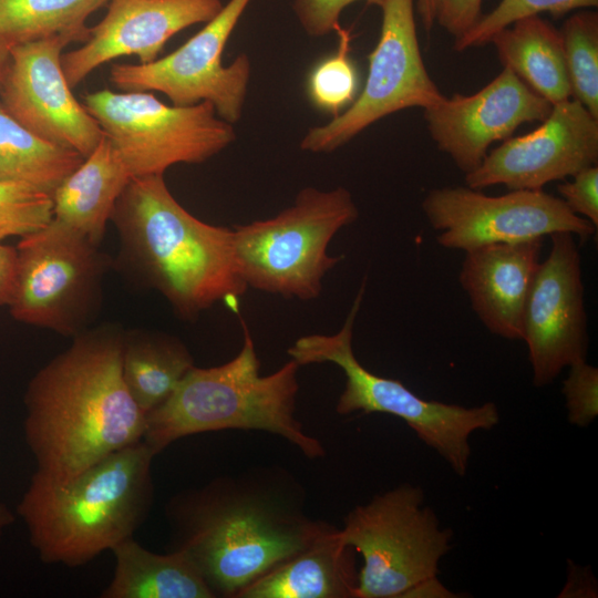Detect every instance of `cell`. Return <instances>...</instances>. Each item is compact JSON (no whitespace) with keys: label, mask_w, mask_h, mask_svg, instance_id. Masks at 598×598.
I'll list each match as a JSON object with an SVG mask.
<instances>
[{"label":"cell","mask_w":598,"mask_h":598,"mask_svg":"<svg viewBox=\"0 0 598 598\" xmlns=\"http://www.w3.org/2000/svg\"><path fill=\"white\" fill-rule=\"evenodd\" d=\"M306 492L287 470L261 466L172 496L168 550L195 565L215 598L237 594L332 525L309 517Z\"/></svg>","instance_id":"6da1fadb"},{"label":"cell","mask_w":598,"mask_h":598,"mask_svg":"<svg viewBox=\"0 0 598 598\" xmlns=\"http://www.w3.org/2000/svg\"><path fill=\"white\" fill-rule=\"evenodd\" d=\"M123 336L116 324L89 328L29 381L23 431L34 473L64 483L143 440L146 415L122 375Z\"/></svg>","instance_id":"7a4b0ae2"},{"label":"cell","mask_w":598,"mask_h":598,"mask_svg":"<svg viewBox=\"0 0 598 598\" xmlns=\"http://www.w3.org/2000/svg\"><path fill=\"white\" fill-rule=\"evenodd\" d=\"M111 220L118 264L158 291L181 318L193 320L220 301L239 315L248 286L236 261L233 229L188 213L164 175L132 177Z\"/></svg>","instance_id":"3957f363"},{"label":"cell","mask_w":598,"mask_h":598,"mask_svg":"<svg viewBox=\"0 0 598 598\" xmlns=\"http://www.w3.org/2000/svg\"><path fill=\"white\" fill-rule=\"evenodd\" d=\"M155 456L142 440L64 483L33 473L17 514L39 559L76 568L133 537L154 504Z\"/></svg>","instance_id":"277c9868"},{"label":"cell","mask_w":598,"mask_h":598,"mask_svg":"<svg viewBox=\"0 0 598 598\" xmlns=\"http://www.w3.org/2000/svg\"><path fill=\"white\" fill-rule=\"evenodd\" d=\"M243 347L230 361L212 368L193 367L173 393L146 414L143 441L159 454L173 442L220 430H258L283 437L308 458L326 454L295 415L299 364L290 359L268 375L248 327L240 318Z\"/></svg>","instance_id":"5b68a950"},{"label":"cell","mask_w":598,"mask_h":598,"mask_svg":"<svg viewBox=\"0 0 598 598\" xmlns=\"http://www.w3.org/2000/svg\"><path fill=\"white\" fill-rule=\"evenodd\" d=\"M340 536L361 554L355 598H451L439 579L453 532L424 505L420 486L402 484L355 506Z\"/></svg>","instance_id":"8992f818"},{"label":"cell","mask_w":598,"mask_h":598,"mask_svg":"<svg viewBox=\"0 0 598 598\" xmlns=\"http://www.w3.org/2000/svg\"><path fill=\"white\" fill-rule=\"evenodd\" d=\"M365 282L361 285L341 329L332 334L300 337L288 349L291 360L300 365L333 363L341 369L346 384L336 405L340 415L361 411L386 413L403 420L427 446L463 476L471 457L470 436L477 430H491L499 422L495 403L466 408L425 400L401 381L374 374L357 359L352 340Z\"/></svg>","instance_id":"52a82bcc"},{"label":"cell","mask_w":598,"mask_h":598,"mask_svg":"<svg viewBox=\"0 0 598 598\" xmlns=\"http://www.w3.org/2000/svg\"><path fill=\"white\" fill-rule=\"evenodd\" d=\"M359 216L344 187L301 189L277 216L236 226L234 250L248 287L300 300L317 299L323 276L343 256H330V240Z\"/></svg>","instance_id":"ba28073f"},{"label":"cell","mask_w":598,"mask_h":598,"mask_svg":"<svg viewBox=\"0 0 598 598\" xmlns=\"http://www.w3.org/2000/svg\"><path fill=\"white\" fill-rule=\"evenodd\" d=\"M97 121L132 177L164 175L176 164H202L236 141L233 124L208 102L167 105L148 92L86 93Z\"/></svg>","instance_id":"9c48e42d"},{"label":"cell","mask_w":598,"mask_h":598,"mask_svg":"<svg viewBox=\"0 0 598 598\" xmlns=\"http://www.w3.org/2000/svg\"><path fill=\"white\" fill-rule=\"evenodd\" d=\"M13 319L73 338L89 329L102 300L110 257L79 233L51 219L20 237Z\"/></svg>","instance_id":"30bf717a"},{"label":"cell","mask_w":598,"mask_h":598,"mask_svg":"<svg viewBox=\"0 0 598 598\" xmlns=\"http://www.w3.org/2000/svg\"><path fill=\"white\" fill-rule=\"evenodd\" d=\"M380 37L369 54L365 83L342 113L323 125L310 127L300 150L331 153L379 120L409 107L426 110L445 96L423 62L414 19L413 0H384Z\"/></svg>","instance_id":"8fae6325"},{"label":"cell","mask_w":598,"mask_h":598,"mask_svg":"<svg viewBox=\"0 0 598 598\" xmlns=\"http://www.w3.org/2000/svg\"><path fill=\"white\" fill-rule=\"evenodd\" d=\"M251 0H229L220 12L177 50L151 63L115 64L110 81L124 92L164 93L173 105L210 103L234 125L243 115L251 64L246 53L224 65L221 54Z\"/></svg>","instance_id":"7c38bea8"},{"label":"cell","mask_w":598,"mask_h":598,"mask_svg":"<svg viewBox=\"0 0 598 598\" xmlns=\"http://www.w3.org/2000/svg\"><path fill=\"white\" fill-rule=\"evenodd\" d=\"M423 212L437 243L448 249L471 250L492 244L518 243L569 233L582 241L597 228L569 210L561 198L543 189H517L488 196L470 187H443L427 193Z\"/></svg>","instance_id":"4fadbf2b"},{"label":"cell","mask_w":598,"mask_h":598,"mask_svg":"<svg viewBox=\"0 0 598 598\" xmlns=\"http://www.w3.org/2000/svg\"><path fill=\"white\" fill-rule=\"evenodd\" d=\"M551 247L540 261L523 313L533 384L543 388L575 362L586 360L587 315L580 254L574 235L549 236Z\"/></svg>","instance_id":"5bb4252c"},{"label":"cell","mask_w":598,"mask_h":598,"mask_svg":"<svg viewBox=\"0 0 598 598\" xmlns=\"http://www.w3.org/2000/svg\"><path fill=\"white\" fill-rule=\"evenodd\" d=\"M69 43L65 38L53 37L10 48L1 103L35 135L86 157L104 132L75 99L65 79L61 53Z\"/></svg>","instance_id":"9a60e30c"},{"label":"cell","mask_w":598,"mask_h":598,"mask_svg":"<svg viewBox=\"0 0 598 598\" xmlns=\"http://www.w3.org/2000/svg\"><path fill=\"white\" fill-rule=\"evenodd\" d=\"M598 118L576 100L553 104L533 132L509 137L465 174L466 186L504 185L509 190L543 189L554 181L597 165Z\"/></svg>","instance_id":"2e32d148"},{"label":"cell","mask_w":598,"mask_h":598,"mask_svg":"<svg viewBox=\"0 0 598 598\" xmlns=\"http://www.w3.org/2000/svg\"><path fill=\"white\" fill-rule=\"evenodd\" d=\"M553 104L535 93L508 68L471 95L454 94L424 110L437 148L465 174L477 168L488 147L505 141L518 126L544 121Z\"/></svg>","instance_id":"e0dca14e"},{"label":"cell","mask_w":598,"mask_h":598,"mask_svg":"<svg viewBox=\"0 0 598 598\" xmlns=\"http://www.w3.org/2000/svg\"><path fill=\"white\" fill-rule=\"evenodd\" d=\"M107 11L85 43L62 55V69L71 87L100 65L125 55L140 63L158 59L167 41L182 30L213 20L221 0H109Z\"/></svg>","instance_id":"ac0fdd59"},{"label":"cell","mask_w":598,"mask_h":598,"mask_svg":"<svg viewBox=\"0 0 598 598\" xmlns=\"http://www.w3.org/2000/svg\"><path fill=\"white\" fill-rule=\"evenodd\" d=\"M542 247L543 238H536L465 251L460 285L493 334L522 340L525 302L540 264Z\"/></svg>","instance_id":"d6986e66"},{"label":"cell","mask_w":598,"mask_h":598,"mask_svg":"<svg viewBox=\"0 0 598 598\" xmlns=\"http://www.w3.org/2000/svg\"><path fill=\"white\" fill-rule=\"evenodd\" d=\"M354 549L332 526L244 587L236 598H355Z\"/></svg>","instance_id":"ffe728a7"},{"label":"cell","mask_w":598,"mask_h":598,"mask_svg":"<svg viewBox=\"0 0 598 598\" xmlns=\"http://www.w3.org/2000/svg\"><path fill=\"white\" fill-rule=\"evenodd\" d=\"M132 176L105 136L52 195V219L100 246Z\"/></svg>","instance_id":"44dd1931"},{"label":"cell","mask_w":598,"mask_h":598,"mask_svg":"<svg viewBox=\"0 0 598 598\" xmlns=\"http://www.w3.org/2000/svg\"><path fill=\"white\" fill-rule=\"evenodd\" d=\"M111 551L114 571L102 598H215L195 565L178 550L154 553L133 536Z\"/></svg>","instance_id":"7402d4cb"},{"label":"cell","mask_w":598,"mask_h":598,"mask_svg":"<svg viewBox=\"0 0 598 598\" xmlns=\"http://www.w3.org/2000/svg\"><path fill=\"white\" fill-rule=\"evenodd\" d=\"M489 42L504 68L549 103L571 97L561 34L549 22L539 16L525 18L497 32Z\"/></svg>","instance_id":"603a6c76"},{"label":"cell","mask_w":598,"mask_h":598,"mask_svg":"<svg viewBox=\"0 0 598 598\" xmlns=\"http://www.w3.org/2000/svg\"><path fill=\"white\" fill-rule=\"evenodd\" d=\"M121 363L124 382L145 415L161 405L195 365L179 339L144 329L124 331Z\"/></svg>","instance_id":"cb8c5ba5"},{"label":"cell","mask_w":598,"mask_h":598,"mask_svg":"<svg viewBox=\"0 0 598 598\" xmlns=\"http://www.w3.org/2000/svg\"><path fill=\"white\" fill-rule=\"evenodd\" d=\"M84 157L32 133L0 102V182L53 195Z\"/></svg>","instance_id":"d4e9b609"},{"label":"cell","mask_w":598,"mask_h":598,"mask_svg":"<svg viewBox=\"0 0 598 598\" xmlns=\"http://www.w3.org/2000/svg\"><path fill=\"white\" fill-rule=\"evenodd\" d=\"M109 0H0V42L9 49L62 37L86 41L89 17Z\"/></svg>","instance_id":"484cf974"},{"label":"cell","mask_w":598,"mask_h":598,"mask_svg":"<svg viewBox=\"0 0 598 598\" xmlns=\"http://www.w3.org/2000/svg\"><path fill=\"white\" fill-rule=\"evenodd\" d=\"M574 100L598 118V14H571L559 30Z\"/></svg>","instance_id":"4316f807"},{"label":"cell","mask_w":598,"mask_h":598,"mask_svg":"<svg viewBox=\"0 0 598 598\" xmlns=\"http://www.w3.org/2000/svg\"><path fill=\"white\" fill-rule=\"evenodd\" d=\"M334 31L339 38L338 50L313 69L308 80V93L317 107L337 116L354 101L358 75L349 58L350 31L341 25Z\"/></svg>","instance_id":"83f0119b"},{"label":"cell","mask_w":598,"mask_h":598,"mask_svg":"<svg viewBox=\"0 0 598 598\" xmlns=\"http://www.w3.org/2000/svg\"><path fill=\"white\" fill-rule=\"evenodd\" d=\"M597 6L598 0H501L494 10L482 14L468 31L455 39L453 49L463 52L489 43L497 32L514 22L542 12L560 17L576 9Z\"/></svg>","instance_id":"f1b7e54d"},{"label":"cell","mask_w":598,"mask_h":598,"mask_svg":"<svg viewBox=\"0 0 598 598\" xmlns=\"http://www.w3.org/2000/svg\"><path fill=\"white\" fill-rule=\"evenodd\" d=\"M52 196L29 186L0 182V243L22 237L52 219Z\"/></svg>","instance_id":"f546056e"},{"label":"cell","mask_w":598,"mask_h":598,"mask_svg":"<svg viewBox=\"0 0 598 598\" xmlns=\"http://www.w3.org/2000/svg\"><path fill=\"white\" fill-rule=\"evenodd\" d=\"M563 382L570 424L586 427L598 416V369L586 360L573 363Z\"/></svg>","instance_id":"4dcf8cb0"},{"label":"cell","mask_w":598,"mask_h":598,"mask_svg":"<svg viewBox=\"0 0 598 598\" xmlns=\"http://www.w3.org/2000/svg\"><path fill=\"white\" fill-rule=\"evenodd\" d=\"M358 1L379 8L384 3V0H293L292 10L303 31L316 38L334 31L342 11Z\"/></svg>","instance_id":"1f68e13d"},{"label":"cell","mask_w":598,"mask_h":598,"mask_svg":"<svg viewBox=\"0 0 598 598\" xmlns=\"http://www.w3.org/2000/svg\"><path fill=\"white\" fill-rule=\"evenodd\" d=\"M557 186L559 198L570 212L598 227V166L586 167Z\"/></svg>","instance_id":"d6a6232c"},{"label":"cell","mask_w":598,"mask_h":598,"mask_svg":"<svg viewBox=\"0 0 598 598\" xmlns=\"http://www.w3.org/2000/svg\"><path fill=\"white\" fill-rule=\"evenodd\" d=\"M481 7L482 0H440L435 22L456 39L477 22Z\"/></svg>","instance_id":"836d02e7"},{"label":"cell","mask_w":598,"mask_h":598,"mask_svg":"<svg viewBox=\"0 0 598 598\" xmlns=\"http://www.w3.org/2000/svg\"><path fill=\"white\" fill-rule=\"evenodd\" d=\"M18 256L16 247L0 243V306H9L17 286Z\"/></svg>","instance_id":"e575fe53"},{"label":"cell","mask_w":598,"mask_h":598,"mask_svg":"<svg viewBox=\"0 0 598 598\" xmlns=\"http://www.w3.org/2000/svg\"><path fill=\"white\" fill-rule=\"evenodd\" d=\"M440 0H417V12L423 28L430 32L436 20Z\"/></svg>","instance_id":"d590c367"},{"label":"cell","mask_w":598,"mask_h":598,"mask_svg":"<svg viewBox=\"0 0 598 598\" xmlns=\"http://www.w3.org/2000/svg\"><path fill=\"white\" fill-rule=\"evenodd\" d=\"M16 519L14 514L3 503H0V540L3 537L4 532L13 524Z\"/></svg>","instance_id":"8d00e7d4"},{"label":"cell","mask_w":598,"mask_h":598,"mask_svg":"<svg viewBox=\"0 0 598 598\" xmlns=\"http://www.w3.org/2000/svg\"><path fill=\"white\" fill-rule=\"evenodd\" d=\"M10 61V49L0 42V87Z\"/></svg>","instance_id":"74e56055"}]
</instances>
